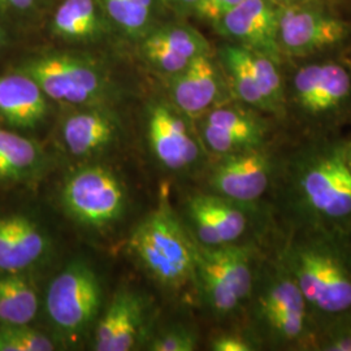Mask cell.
Segmentation results:
<instances>
[{
	"label": "cell",
	"instance_id": "obj_19",
	"mask_svg": "<svg viewBox=\"0 0 351 351\" xmlns=\"http://www.w3.org/2000/svg\"><path fill=\"white\" fill-rule=\"evenodd\" d=\"M46 94L23 72L0 75V116L14 128L34 129L47 113Z\"/></svg>",
	"mask_w": 351,
	"mask_h": 351
},
{
	"label": "cell",
	"instance_id": "obj_28",
	"mask_svg": "<svg viewBox=\"0 0 351 351\" xmlns=\"http://www.w3.org/2000/svg\"><path fill=\"white\" fill-rule=\"evenodd\" d=\"M199 336L195 329L177 326L165 330L150 343L152 351H194L198 349Z\"/></svg>",
	"mask_w": 351,
	"mask_h": 351
},
{
	"label": "cell",
	"instance_id": "obj_32",
	"mask_svg": "<svg viewBox=\"0 0 351 351\" xmlns=\"http://www.w3.org/2000/svg\"><path fill=\"white\" fill-rule=\"evenodd\" d=\"M223 1L224 0H198L194 8L203 19L216 23L221 14Z\"/></svg>",
	"mask_w": 351,
	"mask_h": 351
},
{
	"label": "cell",
	"instance_id": "obj_34",
	"mask_svg": "<svg viewBox=\"0 0 351 351\" xmlns=\"http://www.w3.org/2000/svg\"><path fill=\"white\" fill-rule=\"evenodd\" d=\"M276 5H284V4H294V3H310L314 0H272Z\"/></svg>",
	"mask_w": 351,
	"mask_h": 351
},
{
	"label": "cell",
	"instance_id": "obj_31",
	"mask_svg": "<svg viewBox=\"0 0 351 351\" xmlns=\"http://www.w3.org/2000/svg\"><path fill=\"white\" fill-rule=\"evenodd\" d=\"M316 351H351V320L323 330L317 337Z\"/></svg>",
	"mask_w": 351,
	"mask_h": 351
},
{
	"label": "cell",
	"instance_id": "obj_2",
	"mask_svg": "<svg viewBox=\"0 0 351 351\" xmlns=\"http://www.w3.org/2000/svg\"><path fill=\"white\" fill-rule=\"evenodd\" d=\"M269 249L301 289L319 335L350 322L349 236L310 229H275Z\"/></svg>",
	"mask_w": 351,
	"mask_h": 351
},
{
	"label": "cell",
	"instance_id": "obj_21",
	"mask_svg": "<svg viewBox=\"0 0 351 351\" xmlns=\"http://www.w3.org/2000/svg\"><path fill=\"white\" fill-rule=\"evenodd\" d=\"M220 64L226 72L233 98L247 107L275 119L264 97L252 52L236 43L226 45L220 50Z\"/></svg>",
	"mask_w": 351,
	"mask_h": 351
},
{
	"label": "cell",
	"instance_id": "obj_27",
	"mask_svg": "<svg viewBox=\"0 0 351 351\" xmlns=\"http://www.w3.org/2000/svg\"><path fill=\"white\" fill-rule=\"evenodd\" d=\"M113 21L129 33L141 32L147 25L154 0H103Z\"/></svg>",
	"mask_w": 351,
	"mask_h": 351
},
{
	"label": "cell",
	"instance_id": "obj_16",
	"mask_svg": "<svg viewBox=\"0 0 351 351\" xmlns=\"http://www.w3.org/2000/svg\"><path fill=\"white\" fill-rule=\"evenodd\" d=\"M219 32L247 50L282 65L278 45V11L272 0H243L217 23Z\"/></svg>",
	"mask_w": 351,
	"mask_h": 351
},
{
	"label": "cell",
	"instance_id": "obj_15",
	"mask_svg": "<svg viewBox=\"0 0 351 351\" xmlns=\"http://www.w3.org/2000/svg\"><path fill=\"white\" fill-rule=\"evenodd\" d=\"M169 94L176 108L195 123L215 107L233 101V94L221 64L202 55L185 69L171 75Z\"/></svg>",
	"mask_w": 351,
	"mask_h": 351
},
{
	"label": "cell",
	"instance_id": "obj_9",
	"mask_svg": "<svg viewBox=\"0 0 351 351\" xmlns=\"http://www.w3.org/2000/svg\"><path fill=\"white\" fill-rule=\"evenodd\" d=\"M194 124L211 158L263 149L284 136L277 120L236 99L215 107Z\"/></svg>",
	"mask_w": 351,
	"mask_h": 351
},
{
	"label": "cell",
	"instance_id": "obj_5",
	"mask_svg": "<svg viewBox=\"0 0 351 351\" xmlns=\"http://www.w3.org/2000/svg\"><path fill=\"white\" fill-rule=\"evenodd\" d=\"M267 247L261 243L219 247L195 243L194 289L213 319L224 322L243 315Z\"/></svg>",
	"mask_w": 351,
	"mask_h": 351
},
{
	"label": "cell",
	"instance_id": "obj_22",
	"mask_svg": "<svg viewBox=\"0 0 351 351\" xmlns=\"http://www.w3.org/2000/svg\"><path fill=\"white\" fill-rule=\"evenodd\" d=\"M43 163L45 154L37 142L0 128V182L32 178Z\"/></svg>",
	"mask_w": 351,
	"mask_h": 351
},
{
	"label": "cell",
	"instance_id": "obj_25",
	"mask_svg": "<svg viewBox=\"0 0 351 351\" xmlns=\"http://www.w3.org/2000/svg\"><path fill=\"white\" fill-rule=\"evenodd\" d=\"M147 39L154 43L163 45L188 60H194L198 56L211 53L210 45L206 38L188 26H169L159 30Z\"/></svg>",
	"mask_w": 351,
	"mask_h": 351
},
{
	"label": "cell",
	"instance_id": "obj_33",
	"mask_svg": "<svg viewBox=\"0 0 351 351\" xmlns=\"http://www.w3.org/2000/svg\"><path fill=\"white\" fill-rule=\"evenodd\" d=\"M34 3L36 0H0V7L14 8V10H27Z\"/></svg>",
	"mask_w": 351,
	"mask_h": 351
},
{
	"label": "cell",
	"instance_id": "obj_37",
	"mask_svg": "<svg viewBox=\"0 0 351 351\" xmlns=\"http://www.w3.org/2000/svg\"><path fill=\"white\" fill-rule=\"evenodd\" d=\"M349 239H350V241H351V234H350V236H349Z\"/></svg>",
	"mask_w": 351,
	"mask_h": 351
},
{
	"label": "cell",
	"instance_id": "obj_35",
	"mask_svg": "<svg viewBox=\"0 0 351 351\" xmlns=\"http://www.w3.org/2000/svg\"><path fill=\"white\" fill-rule=\"evenodd\" d=\"M346 163L351 171V139H348L346 142Z\"/></svg>",
	"mask_w": 351,
	"mask_h": 351
},
{
	"label": "cell",
	"instance_id": "obj_23",
	"mask_svg": "<svg viewBox=\"0 0 351 351\" xmlns=\"http://www.w3.org/2000/svg\"><path fill=\"white\" fill-rule=\"evenodd\" d=\"M39 295L34 281L21 274L0 275V323L27 326L37 316Z\"/></svg>",
	"mask_w": 351,
	"mask_h": 351
},
{
	"label": "cell",
	"instance_id": "obj_12",
	"mask_svg": "<svg viewBox=\"0 0 351 351\" xmlns=\"http://www.w3.org/2000/svg\"><path fill=\"white\" fill-rule=\"evenodd\" d=\"M21 72L30 75L47 98L65 104L95 106L108 95V80L90 59L55 53L26 63Z\"/></svg>",
	"mask_w": 351,
	"mask_h": 351
},
{
	"label": "cell",
	"instance_id": "obj_20",
	"mask_svg": "<svg viewBox=\"0 0 351 351\" xmlns=\"http://www.w3.org/2000/svg\"><path fill=\"white\" fill-rule=\"evenodd\" d=\"M117 137V124L110 113L88 110L68 116L62 125V141L75 158H90L107 150Z\"/></svg>",
	"mask_w": 351,
	"mask_h": 351
},
{
	"label": "cell",
	"instance_id": "obj_18",
	"mask_svg": "<svg viewBox=\"0 0 351 351\" xmlns=\"http://www.w3.org/2000/svg\"><path fill=\"white\" fill-rule=\"evenodd\" d=\"M49 236L26 215L0 216V274H21L50 252Z\"/></svg>",
	"mask_w": 351,
	"mask_h": 351
},
{
	"label": "cell",
	"instance_id": "obj_10",
	"mask_svg": "<svg viewBox=\"0 0 351 351\" xmlns=\"http://www.w3.org/2000/svg\"><path fill=\"white\" fill-rule=\"evenodd\" d=\"M45 304L51 324L60 335L81 339L101 308V281L88 264L75 261L51 281Z\"/></svg>",
	"mask_w": 351,
	"mask_h": 351
},
{
	"label": "cell",
	"instance_id": "obj_4",
	"mask_svg": "<svg viewBox=\"0 0 351 351\" xmlns=\"http://www.w3.org/2000/svg\"><path fill=\"white\" fill-rule=\"evenodd\" d=\"M242 316L259 350L316 351L319 330L294 277L269 245L259 263Z\"/></svg>",
	"mask_w": 351,
	"mask_h": 351
},
{
	"label": "cell",
	"instance_id": "obj_8",
	"mask_svg": "<svg viewBox=\"0 0 351 351\" xmlns=\"http://www.w3.org/2000/svg\"><path fill=\"white\" fill-rule=\"evenodd\" d=\"M284 136L263 149L211 158L204 169V190L246 207H267Z\"/></svg>",
	"mask_w": 351,
	"mask_h": 351
},
{
	"label": "cell",
	"instance_id": "obj_11",
	"mask_svg": "<svg viewBox=\"0 0 351 351\" xmlns=\"http://www.w3.org/2000/svg\"><path fill=\"white\" fill-rule=\"evenodd\" d=\"M65 213L81 226L103 229L117 223L125 213L123 182L104 165H88L69 176L62 188Z\"/></svg>",
	"mask_w": 351,
	"mask_h": 351
},
{
	"label": "cell",
	"instance_id": "obj_17",
	"mask_svg": "<svg viewBox=\"0 0 351 351\" xmlns=\"http://www.w3.org/2000/svg\"><path fill=\"white\" fill-rule=\"evenodd\" d=\"M146 326V303L141 294L119 290L97 326L93 350L129 351L136 349Z\"/></svg>",
	"mask_w": 351,
	"mask_h": 351
},
{
	"label": "cell",
	"instance_id": "obj_36",
	"mask_svg": "<svg viewBox=\"0 0 351 351\" xmlns=\"http://www.w3.org/2000/svg\"><path fill=\"white\" fill-rule=\"evenodd\" d=\"M177 1H180L182 4H188V5H195L198 3V0H177Z\"/></svg>",
	"mask_w": 351,
	"mask_h": 351
},
{
	"label": "cell",
	"instance_id": "obj_30",
	"mask_svg": "<svg viewBox=\"0 0 351 351\" xmlns=\"http://www.w3.org/2000/svg\"><path fill=\"white\" fill-rule=\"evenodd\" d=\"M210 350L213 351H258L259 348L250 335L242 330L219 332L210 339Z\"/></svg>",
	"mask_w": 351,
	"mask_h": 351
},
{
	"label": "cell",
	"instance_id": "obj_1",
	"mask_svg": "<svg viewBox=\"0 0 351 351\" xmlns=\"http://www.w3.org/2000/svg\"><path fill=\"white\" fill-rule=\"evenodd\" d=\"M348 138L284 136L268 207L275 229L351 234Z\"/></svg>",
	"mask_w": 351,
	"mask_h": 351
},
{
	"label": "cell",
	"instance_id": "obj_3",
	"mask_svg": "<svg viewBox=\"0 0 351 351\" xmlns=\"http://www.w3.org/2000/svg\"><path fill=\"white\" fill-rule=\"evenodd\" d=\"M282 64L285 110L281 128L291 137L341 134L351 125V64L319 56Z\"/></svg>",
	"mask_w": 351,
	"mask_h": 351
},
{
	"label": "cell",
	"instance_id": "obj_6",
	"mask_svg": "<svg viewBox=\"0 0 351 351\" xmlns=\"http://www.w3.org/2000/svg\"><path fill=\"white\" fill-rule=\"evenodd\" d=\"M133 255L154 280L169 290L195 284V243L181 219L160 194L158 207L134 229L129 239Z\"/></svg>",
	"mask_w": 351,
	"mask_h": 351
},
{
	"label": "cell",
	"instance_id": "obj_14",
	"mask_svg": "<svg viewBox=\"0 0 351 351\" xmlns=\"http://www.w3.org/2000/svg\"><path fill=\"white\" fill-rule=\"evenodd\" d=\"M147 138L154 158L171 172L193 173L204 171L211 160L195 124L175 106L158 103L151 108Z\"/></svg>",
	"mask_w": 351,
	"mask_h": 351
},
{
	"label": "cell",
	"instance_id": "obj_24",
	"mask_svg": "<svg viewBox=\"0 0 351 351\" xmlns=\"http://www.w3.org/2000/svg\"><path fill=\"white\" fill-rule=\"evenodd\" d=\"M99 27L101 20L94 0H64L52 20L53 32L66 39L93 38Z\"/></svg>",
	"mask_w": 351,
	"mask_h": 351
},
{
	"label": "cell",
	"instance_id": "obj_7",
	"mask_svg": "<svg viewBox=\"0 0 351 351\" xmlns=\"http://www.w3.org/2000/svg\"><path fill=\"white\" fill-rule=\"evenodd\" d=\"M184 210L191 239L204 247L269 245L275 230L268 206L246 207L206 190L189 195Z\"/></svg>",
	"mask_w": 351,
	"mask_h": 351
},
{
	"label": "cell",
	"instance_id": "obj_26",
	"mask_svg": "<svg viewBox=\"0 0 351 351\" xmlns=\"http://www.w3.org/2000/svg\"><path fill=\"white\" fill-rule=\"evenodd\" d=\"M53 341L45 333L27 326L0 323V351H52Z\"/></svg>",
	"mask_w": 351,
	"mask_h": 351
},
{
	"label": "cell",
	"instance_id": "obj_29",
	"mask_svg": "<svg viewBox=\"0 0 351 351\" xmlns=\"http://www.w3.org/2000/svg\"><path fill=\"white\" fill-rule=\"evenodd\" d=\"M143 53L152 65H155L156 68L163 71L164 73H168L169 75L181 72L191 62L186 58L176 53L175 51L165 47L163 45L154 43L149 39H146L143 43Z\"/></svg>",
	"mask_w": 351,
	"mask_h": 351
},
{
	"label": "cell",
	"instance_id": "obj_13",
	"mask_svg": "<svg viewBox=\"0 0 351 351\" xmlns=\"http://www.w3.org/2000/svg\"><path fill=\"white\" fill-rule=\"evenodd\" d=\"M277 11L278 45L285 62L324 56L349 36V27L342 20L313 1L277 5Z\"/></svg>",
	"mask_w": 351,
	"mask_h": 351
}]
</instances>
